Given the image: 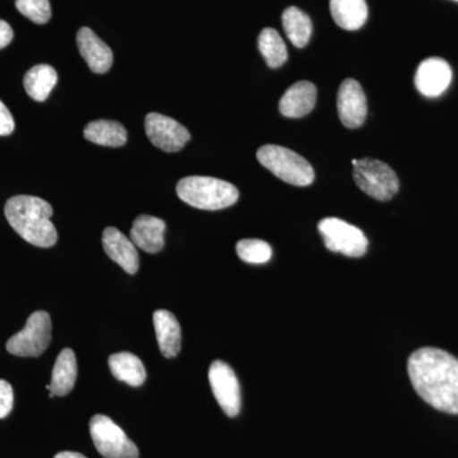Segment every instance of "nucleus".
Returning a JSON list of instances; mask_svg holds the SVG:
<instances>
[{"mask_svg": "<svg viewBox=\"0 0 458 458\" xmlns=\"http://www.w3.org/2000/svg\"><path fill=\"white\" fill-rule=\"evenodd\" d=\"M108 367L114 378L132 387H140L147 378L143 361L131 352H116L108 358Z\"/></svg>", "mask_w": 458, "mask_h": 458, "instance_id": "20", "label": "nucleus"}, {"mask_svg": "<svg viewBox=\"0 0 458 458\" xmlns=\"http://www.w3.org/2000/svg\"><path fill=\"white\" fill-rule=\"evenodd\" d=\"M209 382L214 397L229 418L241 411V388L236 373L223 360L213 361L209 369Z\"/></svg>", "mask_w": 458, "mask_h": 458, "instance_id": "10", "label": "nucleus"}, {"mask_svg": "<svg viewBox=\"0 0 458 458\" xmlns=\"http://www.w3.org/2000/svg\"><path fill=\"white\" fill-rule=\"evenodd\" d=\"M318 101V89L309 81L294 83L280 98L279 110L283 116L300 119L311 113Z\"/></svg>", "mask_w": 458, "mask_h": 458, "instance_id": "15", "label": "nucleus"}, {"mask_svg": "<svg viewBox=\"0 0 458 458\" xmlns=\"http://www.w3.org/2000/svg\"><path fill=\"white\" fill-rule=\"evenodd\" d=\"M57 83V73L53 66L40 64L33 66L23 78V86L27 95L38 102H44L49 98L51 90Z\"/></svg>", "mask_w": 458, "mask_h": 458, "instance_id": "22", "label": "nucleus"}, {"mask_svg": "<svg viewBox=\"0 0 458 458\" xmlns=\"http://www.w3.org/2000/svg\"><path fill=\"white\" fill-rule=\"evenodd\" d=\"M16 7L23 16L38 25H45L50 21L49 0H16Z\"/></svg>", "mask_w": 458, "mask_h": 458, "instance_id": "26", "label": "nucleus"}, {"mask_svg": "<svg viewBox=\"0 0 458 458\" xmlns=\"http://www.w3.org/2000/svg\"><path fill=\"white\" fill-rule=\"evenodd\" d=\"M13 388L4 379H0V419L7 418L13 409Z\"/></svg>", "mask_w": 458, "mask_h": 458, "instance_id": "27", "label": "nucleus"}, {"mask_svg": "<svg viewBox=\"0 0 458 458\" xmlns=\"http://www.w3.org/2000/svg\"><path fill=\"white\" fill-rule=\"evenodd\" d=\"M330 12L337 26L357 31L369 18L366 0H330Z\"/></svg>", "mask_w": 458, "mask_h": 458, "instance_id": "19", "label": "nucleus"}, {"mask_svg": "<svg viewBox=\"0 0 458 458\" xmlns=\"http://www.w3.org/2000/svg\"><path fill=\"white\" fill-rule=\"evenodd\" d=\"M412 387L432 408L458 414V360L437 348H421L410 355Z\"/></svg>", "mask_w": 458, "mask_h": 458, "instance_id": "1", "label": "nucleus"}, {"mask_svg": "<svg viewBox=\"0 0 458 458\" xmlns=\"http://www.w3.org/2000/svg\"><path fill=\"white\" fill-rule=\"evenodd\" d=\"M236 251L238 258L247 264H267L273 256L269 243L261 240H241Z\"/></svg>", "mask_w": 458, "mask_h": 458, "instance_id": "25", "label": "nucleus"}, {"mask_svg": "<svg viewBox=\"0 0 458 458\" xmlns=\"http://www.w3.org/2000/svg\"><path fill=\"white\" fill-rule=\"evenodd\" d=\"M102 245L111 260L116 262L126 273L134 276L140 270V254L137 247L119 229L107 227L102 234Z\"/></svg>", "mask_w": 458, "mask_h": 458, "instance_id": "13", "label": "nucleus"}, {"mask_svg": "<svg viewBox=\"0 0 458 458\" xmlns=\"http://www.w3.org/2000/svg\"><path fill=\"white\" fill-rule=\"evenodd\" d=\"M144 128L153 146L167 153L180 152L191 138L185 126L162 114H148Z\"/></svg>", "mask_w": 458, "mask_h": 458, "instance_id": "9", "label": "nucleus"}, {"mask_svg": "<svg viewBox=\"0 0 458 458\" xmlns=\"http://www.w3.org/2000/svg\"><path fill=\"white\" fill-rule=\"evenodd\" d=\"M13 40V30L5 21L0 20V50L7 47Z\"/></svg>", "mask_w": 458, "mask_h": 458, "instance_id": "29", "label": "nucleus"}, {"mask_svg": "<svg viewBox=\"0 0 458 458\" xmlns=\"http://www.w3.org/2000/svg\"><path fill=\"white\" fill-rule=\"evenodd\" d=\"M452 82L451 65L442 57H428L419 64L415 87L426 98H439Z\"/></svg>", "mask_w": 458, "mask_h": 458, "instance_id": "12", "label": "nucleus"}, {"mask_svg": "<svg viewBox=\"0 0 458 458\" xmlns=\"http://www.w3.org/2000/svg\"><path fill=\"white\" fill-rule=\"evenodd\" d=\"M352 177L361 191L378 201L391 200L400 189L393 168L378 159H352Z\"/></svg>", "mask_w": 458, "mask_h": 458, "instance_id": "5", "label": "nucleus"}, {"mask_svg": "<svg viewBox=\"0 0 458 458\" xmlns=\"http://www.w3.org/2000/svg\"><path fill=\"white\" fill-rule=\"evenodd\" d=\"M14 131V119L8 107L0 101V137H7Z\"/></svg>", "mask_w": 458, "mask_h": 458, "instance_id": "28", "label": "nucleus"}, {"mask_svg": "<svg viewBox=\"0 0 458 458\" xmlns=\"http://www.w3.org/2000/svg\"><path fill=\"white\" fill-rule=\"evenodd\" d=\"M93 445L105 458H140L137 445L106 415H95L89 421Z\"/></svg>", "mask_w": 458, "mask_h": 458, "instance_id": "6", "label": "nucleus"}, {"mask_svg": "<svg viewBox=\"0 0 458 458\" xmlns=\"http://www.w3.org/2000/svg\"><path fill=\"white\" fill-rule=\"evenodd\" d=\"M78 366L77 358L72 349L65 348L57 355L54 364L51 384L47 386L50 391V396H65L74 388L77 381Z\"/></svg>", "mask_w": 458, "mask_h": 458, "instance_id": "18", "label": "nucleus"}, {"mask_svg": "<svg viewBox=\"0 0 458 458\" xmlns=\"http://www.w3.org/2000/svg\"><path fill=\"white\" fill-rule=\"evenodd\" d=\"M165 223L153 216H140L132 223L131 238L135 246L148 254H157L165 247Z\"/></svg>", "mask_w": 458, "mask_h": 458, "instance_id": "16", "label": "nucleus"}, {"mask_svg": "<svg viewBox=\"0 0 458 458\" xmlns=\"http://www.w3.org/2000/svg\"><path fill=\"white\" fill-rule=\"evenodd\" d=\"M157 342L159 351L165 358L177 357L181 351V327L174 313L158 310L153 315Z\"/></svg>", "mask_w": 458, "mask_h": 458, "instance_id": "17", "label": "nucleus"}, {"mask_svg": "<svg viewBox=\"0 0 458 458\" xmlns=\"http://www.w3.org/2000/svg\"><path fill=\"white\" fill-rule=\"evenodd\" d=\"M318 228L324 238L325 246L331 252L348 258H361L369 250V240L363 231L343 219H322Z\"/></svg>", "mask_w": 458, "mask_h": 458, "instance_id": "7", "label": "nucleus"}, {"mask_svg": "<svg viewBox=\"0 0 458 458\" xmlns=\"http://www.w3.org/2000/svg\"><path fill=\"white\" fill-rule=\"evenodd\" d=\"M4 214L11 227L27 242L42 249L55 245L57 231L50 221L53 208L44 199L30 195L11 198Z\"/></svg>", "mask_w": 458, "mask_h": 458, "instance_id": "2", "label": "nucleus"}, {"mask_svg": "<svg viewBox=\"0 0 458 458\" xmlns=\"http://www.w3.org/2000/svg\"><path fill=\"white\" fill-rule=\"evenodd\" d=\"M258 161L274 176L294 186H309L315 180V170L302 156L285 147L267 144L259 148Z\"/></svg>", "mask_w": 458, "mask_h": 458, "instance_id": "4", "label": "nucleus"}, {"mask_svg": "<svg viewBox=\"0 0 458 458\" xmlns=\"http://www.w3.org/2000/svg\"><path fill=\"white\" fill-rule=\"evenodd\" d=\"M337 113L343 125L348 129H358L363 125L369 114L366 93L355 80L343 81L337 92Z\"/></svg>", "mask_w": 458, "mask_h": 458, "instance_id": "11", "label": "nucleus"}, {"mask_svg": "<svg viewBox=\"0 0 458 458\" xmlns=\"http://www.w3.org/2000/svg\"><path fill=\"white\" fill-rule=\"evenodd\" d=\"M78 49L90 71L96 74H105L114 63L113 51L89 27H82L77 35Z\"/></svg>", "mask_w": 458, "mask_h": 458, "instance_id": "14", "label": "nucleus"}, {"mask_svg": "<svg viewBox=\"0 0 458 458\" xmlns=\"http://www.w3.org/2000/svg\"><path fill=\"white\" fill-rule=\"evenodd\" d=\"M84 138L90 143L104 147H123L128 140V131L122 123L111 120H96L84 129Z\"/></svg>", "mask_w": 458, "mask_h": 458, "instance_id": "21", "label": "nucleus"}, {"mask_svg": "<svg viewBox=\"0 0 458 458\" xmlns=\"http://www.w3.org/2000/svg\"><path fill=\"white\" fill-rule=\"evenodd\" d=\"M454 2H458V0H454Z\"/></svg>", "mask_w": 458, "mask_h": 458, "instance_id": "31", "label": "nucleus"}, {"mask_svg": "<svg viewBox=\"0 0 458 458\" xmlns=\"http://www.w3.org/2000/svg\"><path fill=\"white\" fill-rule=\"evenodd\" d=\"M176 191L183 203L203 210L225 209L240 198L236 186L207 176L185 177L177 183Z\"/></svg>", "mask_w": 458, "mask_h": 458, "instance_id": "3", "label": "nucleus"}, {"mask_svg": "<svg viewBox=\"0 0 458 458\" xmlns=\"http://www.w3.org/2000/svg\"><path fill=\"white\" fill-rule=\"evenodd\" d=\"M259 50L270 68L276 69L284 65L288 59V50L282 36L274 29H264L259 35Z\"/></svg>", "mask_w": 458, "mask_h": 458, "instance_id": "24", "label": "nucleus"}, {"mask_svg": "<svg viewBox=\"0 0 458 458\" xmlns=\"http://www.w3.org/2000/svg\"><path fill=\"white\" fill-rule=\"evenodd\" d=\"M54 458H87L86 456H83V454H78V452H60V454H57L55 457Z\"/></svg>", "mask_w": 458, "mask_h": 458, "instance_id": "30", "label": "nucleus"}, {"mask_svg": "<svg viewBox=\"0 0 458 458\" xmlns=\"http://www.w3.org/2000/svg\"><path fill=\"white\" fill-rule=\"evenodd\" d=\"M283 26L289 40L298 49H303L311 38L313 26L311 18L297 7H289L283 12Z\"/></svg>", "mask_w": 458, "mask_h": 458, "instance_id": "23", "label": "nucleus"}, {"mask_svg": "<svg viewBox=\"0 0 458 458\" xmlns=\"http://www.w3.org/2000/svg\"><path fill=\"white\" fill-rule=\"evenodd\" d=\"M51 343V318L45 311L33 312L22 331L7 342V351L17 357H40Z\"/></svg>", "mask_w": 458, "mask_h": 458, "instance_id": "8", "label": "nucleus"}]
</instances>
